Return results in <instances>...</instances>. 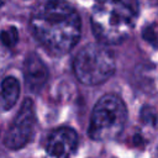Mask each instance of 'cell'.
I'll return each instance as SVG.
<instances>
[{
  "instance_id": "1",
  "label": "cell",
  "mask_w": 158,
  "mask_h": 158,
  "mask_svg": "<svg viewBox=\"0 0 158 158\" xmlns=\"http://www.w3.org/2000/svg\"><path fill=\"white\" fill-rule=\"evenodd\" d=\"M31 27L38 41L52 53L69 52L80 37V17L64 0H46L32 12Z\"/></svg>"
},
{
  "instance_id": "2",
  "label": "cell",
  "mask_w": 158,
  "mask_h": 158,
  "mask_svg": "<svg viewBox=\"0 0 158 158\" xmlns=\"http://www.w3.org/2000/svg\"><path fill=\"white\" fill-rule=\"evenodd\" d=\"M138 0H95L91 10V28L102 44L125 41L138 16Z\"/></svg>"
},
{
  "instance_id": "3",
  "label": "cell",
  "mask_w": 158,
  "mask_h": 158,
  "mask_svg": "<svg viewBox=\"0 0 158 158\" xmlns=\"http://www.w3.org/2000/svg\"><path fill=\"white\" fill-rule=\"evenodd\" d=\"M127 121V109L121 98L106 94L95 104L88 135L94 141H109L121 135Z\"/></svg>"
},
{
  "instance_id": "4",
  "label": "cell",
  "mask_w": 158,
  "mask_h": 158,
  "mask_svg": "<svg viewBox=\"0 0 158 158\" xmlns=\"http://www.w3.org/2000/svg\"><path fill=\"white\" fill-rule=\"evenodd\" d=\"M114 53L104 44L90 43L75 56L73 69L77 79L84 85H98L106 81L115 73Z\"/></svg>"
},
{
  "instance_id": "5",
  "label": "cell",
  "mask_w": 158,
  "mask_h": 158,
  "mask_svg": "<svg viewBox=\"0 0 158 158\" xmlns=\"http://www.w3.org/2000/svg\"><path fill=\"white\" fill-rule=\"evenodd\" d=\"M35 123H36V115H35L33 101L27 98L23 100L16 117L10 125L5 135L4 144L9 149H20L25 147L32 138Z\"/></svg>"
},
{
  "instance_id": "6",
  "label": "cell",
  "mask_w": 158,
  "mask_h": 158,
  "mask_svg": "<svg viewBox=\"0 0 158 158\" xmlns=\"http://www.w3.org/2000/svg\"><path fill=\"white\" fill-rule=\"evenodd\" d=\"M78 147V135L70 127L51 132L46 144V158H70Z\"/></svg>"
},
{
  "instance_id": "7",
  "label": "cell",
  "mask_w": 158,
  "mask_h": 158,
  "mask_svg": "<svg viewBox=\"0 0 158 158\" xmlns=\"http://www.w3.org/2000/svg\"><path fill=\"white\" fill-rule=\"evenodd\" d=\"M25 83L31 91H40L48 79V69L43 60L35 53L27 56L23 64Z\"/></svg>"
},
{
  "instance_id": "8",
  "label": "cell",
  "mask_w": 158,
  "mask_h": 158,
  "mask_svg": "<svg viewBox=\"0 0 158 158\" xmlns=\"http://www.w3.org/2000/svg\"><path fill=\"white\" fill-rule=\"evenodd\" d=\"M20 96V81L15 77H6L0 85V105L4 110H10Z\"/></svg>"
},
{
  "instance_id": "9",
  "label": "cell",
  "mask_w": 158,
  "mask_h": 158,
  "mask_svg": "<svg viewBox=\"0 0 158 158\" xmlns=\"http://www.w3.org/2000/svg\"><path fill=\"white\" fill-rule=\"evenodd\" d=\"M17 40H19V32H17L16 27H14V26L4 28L0 32V41L7 48L14 47L17 43Z\"/></svg>"
},
{
  "instance_id": "10",
  "label": "cell",
  "mask_w": 158,
  "mask_h": 158,
  "mask_svg": "<svg viewBox=\"0 0 158 158\" xmlns=\"http://www.w3.org/2000/svg\"><path fill=\"white\" fill-rule=\"evenodd\" d=\"M4 1H5V0H0V6H1L2 4H4Z\"/></svg>"
}]
</instances>
